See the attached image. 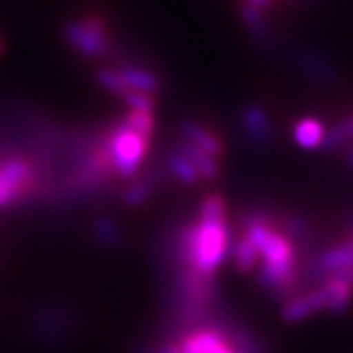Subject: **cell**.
<instances>
[{
  "mask_svg": "<svg viewBox=\"0 0 353 353\" xmlns=\"http://www.w3.org/2000/svg\"><path fill=\"white\" fill-rule=\"evenodd\" d=\"M259 253L255 269L259 289L273 299H289L301 283L296 245L275 226L265 212H248L241 220V234Z\"/></svg>",
  "mask_w": 353,
  "mask_h": 353,
  "instance_id": "obj_1",
  "label": "cell"
},
{
  "mask_svg": "<svg viewBox=\"0 0 353 353\" xmlns=\"http://www.w3.org/2000/svg\"><path fill=\"white\" fill-rule=\"evenodd\" d=\"M106 152L112 163L114 176L118 181H134L139 175L150 152V139L141 138L136 132L116 122L104 132Z\"/></svg>",
  "mask_w": 353,
  "mask_h": 353,
  "instance_id": "obj_2",
  "label": "cell"
},
{
  "mask_svg": "<svg viewBox=\"0 0 353 353\" xmlns=\"http://www.w3.org/2000/svg\"><path fill=\"white\" fill-rule=\"evenodd\" d=\"M39 187V165L24 157L10 155L0 159V210H6L32 196Z\"/></svg>",
  "mask_w": 353,
  "mask_h": 353,
  "instance_id": "obj_3",
  "label": "cell"
},
{
  "mask_svg": "<svg viewBox=\"0 0 353 353\" xmlns=\"http://www.w3.org/2000/svg\"><path fill=\"white\" fill-rule=\"evenodd\" d=\"M61 34L71 50L88 59H101L110 51L108 28L104 24V20L94 14L69 20L63 26Z\"/></svg>",
  "mask_w": 353,
  "mask_h": 353,
  "instance_id": "obj_4",
  "label": "cell"
},
{
  "mask_svg": "<svg viewBox=\"0 0 353 353\" xmlns=\"http://www.w3.org/2000/svg\"><path fill=\"white\" fill-rule=\"evenodd\" d=\"M350 267H353V238L345 236L343 241L334 243L316 255L308 265V275H310V281L320 283L322 279L340 273Z\"/></svg>",
  "mask_w": 353,
  "mask_h": 353,
  "instance_id": "obj_5",
  "label": "cell"
},
{
  "mask_svg": "<svg viewBox=\"0 0 353 353\" xmlns=\"http://www.w3.org/2000/svg\"><path fill=\"white\" fill-rule=\"evenodd\" d=\"M320 312H326V296L320 287H314L310 290L294 292L289 299H285L279 316L285 324H299Z\"/></svg>",
  "mask_w": 353,
  "mask_h": 353,
  "instance_id": "obj_6",
  "label": "cell"
},
{
  "mask_svg": "<svg viewBox=\"0 0 353 353\" xmlns=\"http://www.w3.org/2000/svg\"><path fill=\"white\" fill-rule=\"evenodd\" d=\"M318 287L326 296V312L332 316L345 314L353 304V267L322 279Z\"/></svg>",
  "mask_w": 353,
  "mask_h": 353,
  "instance_id": "obj_7",
  "label": "cell"
},
{
  "mask_svg": "<svg viewBox=\"0 0 353 353\" xmlns=\"http://www.w3.org/2000/svg\"><path fill=\"white\" fill-rule=\"evenodd\" d=\"M241 134L245 141L253 145V148H271L273 145V124L269 114L265 112L259 104H248L241 110Z\"/></svg>",
  "mask_w": 353,
  "mask_h": 353,
  "instance_id": "obj_8",
  "label": "cell"
},
{
  "mask_svg": "<svg viewBox=\"0 0 353 353\" xmlns=\"http://www.w3.org/2000/svg\"><path fill=\"white\" fill-rule=\"evenodd\" d=\"M179 341L194 353H238L236 347L226 340V336L212 324L190 330L189 334L179 338Z\"/></svg>",
  "mask_w": 353,
  "mask_h": 353,
  "instance_id": "obj_9",
  "label": "cell"
},
{
  "mask_svg": "<svg viewBox=\"0 0 353 353\" xmlns=\"http://www.w3.org/2000/svg\"><path fill=\"white\" fill-rule=\"evenodd\" d=\"M179 132H181V139L189 141L190 145H194L196 150L208 153L216 159H222L226 145H224L222 138L214 134L210 128L202 126L196 120H183L179 124Z\"/></svg>",
  "mask_w": 353,
  "mask_h": 353,
  "instance_id": "obj_10",
  "label": "cell"
},
{
  "mask_svg": "<svg viewBox=\"0 0 353 353\" xmlns=\"http://www.w3.org/2000/svg\"><path fill=\"white\" fill-rule=\"evenodd\" d=\"M328 128L316 116H303L292 126V141L304 152H318L324 145Z\"/></svg>",
  "mask_w": 353,
  "mask_h": 353,
  "instance_id": "obj_11",
  "label": "cell"
},
{
  "mask_svg": "<svg viewBox=\"0 0 353 353\" xmlns=\"http://www.w3.org/2000/svg\"><path fill=\"white\" fill-rule=\"evenodd\" d=\"M240 18L243 22V28L248 30V34L252 36L255 41L261 43V48L269 50L273 48V41H275V32L269 24L267 16H265V10H259V8H253L250 4L241 2L240 4Z\"/></svg>",
  "mask_w": 353,
  "mask_h": 353,
  "instance_id": "obj_12",
  "label": "cell"
},
{
  "mask_svg": "<svg viewBox=\"0 0 353 353\" xmlns=\"http://www.w3.org/2000/svg\"><path fill=\"white\" fill-rule=\"evenodd\" d=\"M175 150L181 153V155H185L190 163H192V167L196 169V173L201 176L202 183H214L216 179L220 176V171H222L220 159H216L212 155L196 150L194 145H190L189 141H185V139H181V141L176 143Z\"/></svg>",
  "mask_w": 353,
  "mask_h": 353,
  "instance_id": "obj_13",
  "label": "cell"
},
{
  "mask_svg": "<svg viewBox=\"0 0 353 353\" xmlns=\"http://www.w3.org/2000/svg\"><path fill=\"white\" fill-rule=\"evenodd\" d=\"M159 181H161L159 175H150V173L143 176L138 175L134 181L128 183L126 189L122 190V196L120 199L130 208L143 206L155 194V190L159 189Z\"/></svg>",
  "mask_w": 353,
  "mask_h": 353,
  "instance_id": "obj_14",
  "label": "cell"
},
{
  "mask_svg": "<svg viewBox=\"0 0 353 353\" xmlns=\"http://www.w3.org/2000/svg\"><path fill=\"white\" fill-rule=\"evenodd\" d=\"M118 73L122 77L124 85L128 90H138V92H148V94H155L159 87H161V81L159 77L155 75L153 71H148L143 67L138 65H124V67H118Z\"/></svg>",
  "mask_w": 353,
  "mask_h": 353,
  "instance_id": "obj_15",
  "label": "cell"
},
{
  "mask_svg": "<svg viewBox=\"0 0 353 353\" xmlns=\"http://www.w3.org/2000/svg\"><path fill=\"white\" fill-rule=\"evenodd\" d=\"M165 169L183 187H196L201 183V176L196 173V169L192 167V163H190L185 155H181L176 150H171V152L167 153V157H165Z\"/></svg>",
  "mask_w": 353,
  "mask_h": 353,
  "instance_id": "obj_16",
  "label": "cell"
},
{
  "mask_svg": "<svg viewBox=\"0 0 353 353\" xmlns=\"http://www.w3.org/2000/svg\"><path fill=\"white\" fill-rule=\"evenodd\" d=\"M92 236L97 238V241L104 245V248H110V250H118L122 248L124 243V234L120 226L116 224V220L110 216H97L92 218Z\"/></svg>",
  "mask_w": 353,
  "mask_h": 353,
  "instance_id": "obj_17",
  "label": "cell"
},
{
  "mask_svg": "<svg viewBox=\"0 0 353 353\" xmlns=\"http://www.w3.org/2000/svg\"><path fill=\"white\" fill-rule=\"evenodd\" d=\"M353 143V112L347 114L343 120H340L334 128H330L324 138V145L320 152L334 153L345 150L347 145Z\"/></svg>",
  "mask_w": 353,
  "mask_h": 353,
  "instance_id": "obj_18",
  "label": "cell"
},
{
  "mask_svg": "<svg viewBox=\"0 0 353 353\" xmlns=\"http://www.w3.org/2000/svg\"><path fill=\"white\" fill-rule=\"evenodd\" d=\"M230 257H232V263L234 267L248 275V273H255L257 265H259V253L253 248L250 241L245 240L243 236H240L238 240L232 243L230 248Z\"/></svg>",
  "mask_w": 353,
  "mask_h": 353,
  "instance_id": "obj_19",
  "label": "cell"
},
{
  "mask_svg": "<svg viewBox=\"0 0 353 353\" xmlns=\"http://www.w3.org/2000/svg\"><path fill=\"white\" fill-rule=\"evenodd\" d=\"M279 230L289 238L296 248L299 245H304V243H308L310 240V228H308V222L304 220L303 216L299 214H287L283 216L281 220H279Z\"/></svg>",
  "mask_w": 353,
  "mask_h": 353,
  "instance_id": "obj_20",
  "label": "cell"
},
{
  "mask_svg": "<svg viewBox=\"0 0 353 353\" xmlns=\"http://www.w3.org/2000/svg\"><path fill=\"white\" fill-rule=\"evenodd\" d=\"M299 65L303 67L308 75L320 81V83H332L336 79L334 73V67L322 57V55H316V53H303L299 55Z\"/></svg>",
  "mask_w": 353,
  "mask_h": 353,
  "instance_id": "obj_21",
  "label": "cell"
},
{
  "mask_svg": "<svg viewBox=\"0 0 353 353\" xmlns=\"http://www.w3.org/2000/svg\"><path fill=\"white\" fill-rule=\"evenodd\" d=\"M196 220H228V204L220 192H208L196 208Z\"/></svg>",
  "mask_w": 353,
  "mask_h": 353,
  "instance_id": "obj_22",
  "label": "cell"
},
{
  "mask_svg": "<svg viewBox=\"0 0 353 353\" xmlns=\"http://www.w3.org/2000/svg\"><path fill=\"white\" fill-rule=\"evenodd\" d=\"M122 124L128 126L132 132H136L141 138L152 141L153 130H155V116L153 112L145 110H128V114L122 118Z\"/></svg>",
  "mask_w": 353,
  "mask_h": 353,
  "instance_id": "obj_23",
  "label": "cell"
},
{
  "mask_svg": "<svg viewBox=\"0 0 353 353\" xmlns=\"http://www.w3.org/2000/svg\"><path fill=\"white\" fill-rule=\"evenodd\" d=\"M94 79H97L99 87H102V90H106V92L112 94V97L122 99L128 92L126 85H124L122 77L118 73V69H112V67H101V69H97Z\"/></svg>",
  "mask_w": 353,
  "mask_h": 353,
  "instance_id": "obj_24",
  "label": "cell"
},
{
  "mask_svg": "<svg viewBox=\"0 0 353 353\" xmlns=\"http://www.w3.org/2000/svg\"><path fill=\"white\" fill-rule=\"evenodd\" d=\"M122 102L128 106V110H145V112H153L157 101L155 94H148V92H138V90H128L122 97Z\"/></svg>",
  "mask_w": 353,
  "mask_h": 353,
  "instance_id": "obj_25",
  "label": "cell"
},
{
  "mask_svg": "<svg viewBox=\"0 0 353 353\" xmlns=\"http://www.w3.org/2000/svg\"><path fill=\"white\" fill-rule=\"evenodd\" d=\"M143 353H183L181 352V345H179V340L176 341H161V343H153V345H148Z\"/></svg>",
  "mask_w": 353,
  "mask_h": 353,
  "instance_id": "obj_26",
  "label": "cell"
},
{
  "mask_svg": "<svg viewBox=\"0 0 353 353\" xmlns=\"http://www.w3.org/2000/svg\"><path fill=\"white\" fill-rule=\"evenodd\" d=\"M241 2L250 4L253 8H259V10H267V8H271V4H273L275 0H241Z\"/></svg>",
  "mask_w": 353,
  "mask_h": 353,
  "instance_id": "obj_27",
  "label": "cell"
},
{
  "mask_svg": "<svg viewBox=\"0 0 353 353\" xmlns=\"http://www.w3.org/2000/svg\"><path fill=\"white\" fill-rule=\"evenodd\" d=\"M179 345H181V352H183V353H194L192 350H190V347H187L185 343H181V341H179Z\"/></svg>",
  "mask_w": 353,
  "mask_h": 353,
  "instance_id": "obj_28",
  "label": "cell"
},
{
  "mask_svg": "<svg viewBox=\"0 0 353 353\" xmlns=\"http://www.w3.org/2000/svg\"><path fill=\"white\" fill-rule=\"evenodd\" d=\"M4 50H6V43H4V39L0 38V55L4 53Z\"/></svg>",
  "mask_w": 353,
  "mask_h": 353,
  "instance_id": "obj_29",
  "label": "cell"
},
{
  "mask_svg": "<svg viewBox=\"0 0 353 353\" xmlns=\"http://www.w3.org/2000/svg\"><path fill=\"white\" fill-rule=\"evenodd\" d=\"M347 236H352L353 238V220L350 222V228H347Z\"/></svg>",
  "mask_w": 353,
  "mask_h": 353,
  "instance_id": "obj_30",
  "label": "cell"
}]
</instances>
